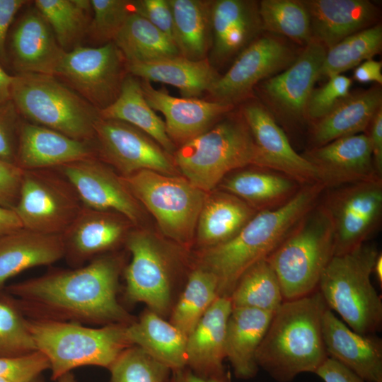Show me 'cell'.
<instances>
[{
    "label": "cell",
    "mask_w": 382,
    "mask_h": 382,
    "mask_svg": "<svg viewBox=\"0 0 382 382\" xmlns=\"http://www.w3.org/2000/svg\"><path fill=\"white\" fill-rule=\"evenodd\" d=\"M122 260L99 255L83 267L54 270L6 286L28 319L83 325H129L135 320L118 302Z\"/></svg>",
    "instance_id": "1"
},
{
    "label": "cell",
    "mask_w": 382,
    "mask_h": 382,
    "mask_svg": "<svg viewBox=\"0 0 382 382\" xmlns=\"http://www.w3.org/2000/svg\"><path fill=\"white\" fill-rule=\"evenodd\" d=\"M325 190L320 183L302 185L282 206L257 212L235 236L207 248L202 267L216 276L219 296H230L243 273L275 250Z\"/></svg>",
    "instance_id": "2"
},
{
    "label": "cell",
    "mask_w": 382,
    "mask_h": 382,
    "mask_svg": "<svg viewBox=\"0 0 382 382\" xmlns=\"http://www.w3.org/2000/svg\"><path fill=\"white\" fill-rule=\"evenodd\" d=\"M328 308L318 290L284 301L274 312L256 354L259 368L277 382L315 373L328 357L322 321Z\"/></svg>",
    "instance_id": "3"
},
{
    "label": "cell",
    "mask_w": 382,
    "mask_h": 382,
    "mask_svg": "<svg viewBox=\"0 0 382 382\" xmlns=\"http://www.w3.org/2000/svg\"><path fill=\"white\" fill-rule=\"evenodd\" d=\"M378 254L376 246L367 241L334 255L318 286L327 307L361 335H375L381 328L382 301L371 281Z\"/></svg>",
    "instance_id": "4"
},
{
    "label": "cell",
    "mask_w": 382,
    "mask_h": 382,
    "mask_svg": "<svg viewBox=\"0 0 382 382\" xmlns=\"http://www.w3.org/2000/svg\"><path fill=\"white\" fill-rule=\"evenodd\" d=\"M320 200L267 258L279 280L284 301L316 291L325 268L335 255L333 225Z\"/></svg>",
    "instance_id": "5"
},
{
    "label": "cell",
    "mask_w": 382,
    "mask_h": 382,
    "mask_svg": "<svg viewBox=\"0 0 382 382\" xmlns=\"http://www.w3.org/2000/svg\"><path fill=\"white\" fill-rule=\"evenodd\" d=\"M28 325L37 349L50 362L51 379L54 381L81 366L109 369L118 357L132 346L127 335V325L92 328L74 322L28 318Z\"/></svg>",
    "instance_id": "6"
},
{
    "label": "cell",
    "mask_w": 382,
    "mask_h": 382,
    "mask_svg": "<svg viewBox=\"0 0 382 382\" xmlns=\"http://www.w3.org/2000/svg\"><path fill=\"white\" fill-rule=\"evenodd\" d=\"M11 100L28 122L77 140L94 141L99 111L55 76L14 75Z\"/></svg>",
    "instance_id": "7"
},
{
    "label": "cell",
    "mask_w": 382,
    "mask_h": 382,
    "mask_svg": "<svg viewBox=\"0 0 382 382\" xmlns=\"http://www.w3.org/2000/svg\"><path fill=\"white\" fill-rule=\"evenodd\" d=\"M173 156L184 178L206 193L228 173L257 166V149L243 117L221 121L180 146Z\"/></svg>",
    "instance_id": "8"
},
{
    "label": "cell",
    "mask_w": 382,
    "mask_h": 382,
    "mask_svg": "<svg viewBox=\"0 0 382 382\" xmlns=\"http://www.w3.org/2000/svg\"><path fill=\"white\" fill-rule=\"evenodd\" d=\"M121 178L137 202L152 214L164 235L182 245L191 241L207 193L184 177L154 170H142Z\"/></svg>",
    "instance_id": "9"
},
{
    "label": "cell",
    "mask_w": 382,
    "mask_h": 382,
    "mask_svg": "<svg viewBox=\"0 0 382 382\" xmlns=\"http://www.w3.org/2000/svg\"><path fill=\"white\" fill-rule=\"evenodd\" d=\"M83 204L70 183L55 168L24 170L13 209L23 228L63 234Z\"/></svg>",
    "instance_id": "10"
},
{
    "label": "cell",
    "mask_w": 382,
    "mask_h": 382,
    "mask_svg": "<svg viewBox=\"0 0 382 382\" xmlns=\"http://www.w3.org/2000/svg\"><path fill=\"white\" fill-rule=\"evenodd\" d=\"M128 74L125 57L111 42L65 52L55 76L100 111L117 99Z\"/></svg>",
    "instance_id": "11"
},
{
    "label": "cell",
    "mask_w": 382,
    "mask_h": 382,
    "mask_svg": "<svg viewBox=\"0 0 382 382\" xmlns=\"http://www.w3.org/2000/svg\"><path fill=\"white\" fill-rule=\"evenodd\" d=\"M322 203L335 231V255L348 253L367 242L380 225L382 179L329 188Z\"/></svg>",
    "instance_id": "12"
},
{
    "label": "cell",
    "mask_w": 382,
    "mask_h": 382,
    "mask_svg": "<svg viewBox=\"0 0 382 382\" xmlns=\"http://www.w3.org/2000/svg\"><path fill=\"white\" fill-rule=\"evenodd\" d=\"M93 142L97 157L121 176L142 170L176 175L172 156L149 135L128 123L100 117Z\"/></svg>",
    "instance_id": "13"
},
{
    "label": "cell",
    "mask_w": 382,
    "mask_h": 382,
    "mask_svg": "<svg viewBox=\"0 0 382 382\" xmlns=\"http://www.w3.org/2000/svg\"><path fill=\"white\" fill-rule=\"evenodd\" d=\"M132 260L125 269V295L128 301L146 303L159 316L171 303L168 261L161 246L149 233L133 231L126 238Z\"/></svg>",
    "instance_id": "14"
},
{
    "label": "cell",
    "mask_w": 382,
    "mask_h": 382,
    "mask_svg": "<svg viewBox=\"0 0 382 382\" xmlns=\"http://www.w3.org/2000/svg\"><path fill=\"white\" fill-rule=\"evenodd\" d=\"M55 169L73 186L83 206L117 213L133 224L141 220L140 205L120 175L98 157L74 161Z\"/></svg>",
    "instance_id": "15"
},
{
    "label": "cell",
    "mask_w": 382,
    "mask_h": 382,
    "mask_svg": "<svg viewBox=\"0 0 382 382\" xmlns=\"http://www.w3.org/2000/svg\"><path fill=\"white\" fill-rule=\"evenodd\" d=\"M296 58L291 50L277 38H257L241 52L208 93L214 101L233 104L257 82L288 67Z\"/></svg>",
    "instance_id": "16"
},
{
    "label": "cell",
    "mask_w": 382,
    "mask_h": 382,
    "mask_svg": "<svg viewBox=\"0 0 382 382\" xmlns=\"http://www.w3.org/2000/svg\"><path fill=\"white\" fill-rule=\"evenodd\" d=\"M243 117L255 141L258 167L284 174L301 185L320 183L316 168L292 148L264 106L256 103L247 104L243 109Z\"/></svg>",
    "instance_id": "17"
},
{
    "label": "cell",
    "mask_w": 382,
    "mask_h": 382,
    "mask_svg": "<svg viewBox=\"0 0 382 382\" xmlns=\"http://www.w3.org/2000/svg\"><path fill=\"white\" fill-rule=\"evenodd\" d=\"M302 156L316 168L325 189L382 179L376 172L369 138L365 134L335 139Z\"/></svg>",
    "instance_id": "18"
},
{
    "label": "cell",
    "mask_w": 382,
    "mask_h": 382,
    "mask_svg": "<svg viewBox=\"0 0 382 382\" xmlns=\"http://www.w3.org/2000/svg\"><path fill=\"white\" fill-rule=\"evenodd\" d=\"M140 81L148 104L163 115L166 133L175 146L204 132L233 108L227 103L172 96L165 88L158 90L151 82Z\"/></svg>",
    "instance_id": "19"
},
{
    "label": "cell",
    "mask_w": 382,
    "mask_h": 382,
    "mask_svg": "<svg viewBox=\"0 0 382 382\" xmlns=\"http://www.w3.org/2000/svg\"><path fill=\"white\" fill-rule=\"evenodd\" d=\"M64 53L40 11L35 6L27 9L10 38V58L16 74L56 76Z\"/></svg>",
    "instance_id": "20"
},
{
    "label": "cell",
    "mask_w": 382,
    "mask_h": 382,
    "mask_svg": "<svg viewBox=\"0 0 382 382\" xmlns=\"http://www.w3.org/2000/svg\"><path fill=\"white\" fill-rule=\"evenodd\" d=\"M129 224L123 216L83 206L76 219L62 234L68 262L79 267L126 238Z\"/></svg>",
    "instance_id": "21"
},
{
    "label": "cell",
    "mask_w": 382,
    "mask_h": 382,
    "mask_svg": "<svg viewBox=\"0 0 382 382\" xmlns=\"http://www.w3.org/2000/svg\"><path fill=\"white\" fill-rule=\"evenodd\" d=\"M92 157H97L94 142L28 122L20 124L16 164L23 170L55 168Z\"/></svg>",
    "instance_id": "22"
},
{
    "label": "cell",
    "mask_w": 382,
    "mask_h": 382,
    "mask_svg": "<svg viewBox=\"0 0 382 382\" xmlns=\"http://www.w3.org/2000/svg\"><path fill=\"white\" fill-rule=\"evenodd\" d=\"M324 345L329 357L366 382H382V340L376 335L356 332L328 308L322 321Z\"/></svg>",
    "instance_id": "23"
},
{
    "label": "cell",
    "mask_w": 382,
    "mask_h": 382,
    "mask_svg": "<svg viewBox=\"0 0 382 382\" xmlns=\"http://www.w3.org/2000/svg\"><path fill=\"white\" fill-rule=\"evenodd\" d=\"M326 52L325 47L313 40L283 72L263 83L267 96L283 113L291 117L304 115Z\"/></svg>",
    "instance_id": "24"
},
{
    "label": "cell",
    "mask_w": 382,
    "mask_h": 382,
    "mask_svg": "<svg viewBox=\"0 0 382 382\" xmlns=\"http://www.w3.org/2000/svg\"><path fill=\"white\" fill-rule=\"evenodd\" d=\"M213 63L226 62L262 30L258 5L248 0L213 1L211 11Z\"/></svg>",
    "instance_id": "25"
},
{
    "label": "cell",
    "mask_w": 382,
    "mask_h": 382,
    "mask_svg": "<svg viewBox=\"0 0 382 382\" xmlns=\"http://www.w3.org/2000/svg\"><path fill=\"white\" fill-rule=\"evenodd\" d=\"M232 309L229 296H218L187 336V367L196 374L215 377L226 373V330Z\"/></svg>",
    "instance_id": "26"
},
{
    "label": "cell",
    "mask_w": 382,
    "mask_h": 382,
    "mask_svg": "<svg viewBox=\"0 0 382 382\" xmlns=\"http://www.w3.org/2000/svg\"><path fill=\"white\" fill-rule=\"evenodd\" d=\"M308 11L313 40L328 50L345 37L366 28L377 15L367 0L301 1Z\"/></svg>",
    "instance_id": "27"
},
{
    "label": "cell",
    "mask_w": 382,
    "mask_h": 382,
    "mask_svg": "<svg viewBox=\"0 0 382 382\" xmlns=\"http://www.w3.org/2000/svg\"><path fill=\"white\" fill-rule=\"evenodd\" d=\"M62 234H47L22 228L0 238V292L6 282L34 267L64 257Z\"/></svg>",
    "instance_id": "28"
},
{
    "label": "cell",
    "mask_w": 382,
    "mask_h": 382,
    "mask_svg": "<svg viewBox=\"0 0 382 382\" xmlns=\"http://www.w3.org/2000/svg\"><path fill=\"white\" fill-rule=\"evenodd\" d=\"M274 313L250 308H233L225 338L226 358L239 379L255 376L256 354Z\"/></svg>",
    "instance_id": "29"
},
{
    "label": "cell",
    "mask_w": 382,
    "mask_h": 382,
    "mask_svg": "<svg viewBox=\"0 0 382 382\" xmlns=\"http://www.w3.org/2000/svg\"><path fill=\"white\" fill-rule=\"evenodd\" d=\"M128 73L149 82L171 85L182 98H198L209 92L219 75L208 58L191 60L180 55L149 62L127 64Z\"/></svg>",
    "instance_id": "30"
},
{
    "label": "cell",
    "mask_w": 382,
    "mask_h": 382,
    "mask_svg": "<svg viewBox=\"0 0 382 382\" xmlns=\"http://www.w3.org/2000/svg\"><path fill=\"white\" fill-rule=\"evenodd\" d=\"M381 91L378 88L349 94L313 126L311 139L314 147L364 132L381 108Z\"/></svg>",
    "instance_id": "31"
},
{
    "label": "cell",
    "mask_w": 382,
    "mask_h": 382,
    "mask_svg": "<svg viewBox=\"0 0 382 382\" xmlns=\"http://www.w3.org/2000/svg\"><path fill=\"white\" fill-rule=\"evenodd\" d=\"M127 335L136 345L169 368L171 371L187 367V338L170 322L147 310L138 320L127 325Z\"/></svg>",
    "instance_id": "32"
},
{
    "label": "cell",
    "mask_w": 382,
    "mask_h": 382,
    "mask_svg": "<svg viewBox=\"0 0 382 382\" xmlns=\"http://www.w3.org/2000/svg\"><path fill=\"white\" fill-rule=\"evenodd\" d=\"M224 191L245 202L258 212L279 207L289 201L302 186L279 172L245 170L224 178Z\"/></svg>",
    "instance_id": "33"
},
{
    "label": "cell",
    "mask_w": 382,
    "mask_h": 382,
    "mask_svg": "<svg viewBox=\"0 0 382 382\" xmlns=\"http://www.w3.org/2000/svg\"><path fill=\"white\" fill-rule=\"evenodd\" d=\"M256 213L245 202L225 191L207 195L196 228L199 243L207 248L228 241Z\"/></svg>",
    "instance_id": "34"
},
{
    "label": "cell",
    "mask_w": 382,
    "mask_h": 382,
    "mask_svg": "<svg viewBox=\"0 0 382 382\" xmlns=\"http://www.w3.org/2000/svg\"><path fill=\"white\" fill-rule=\"evenodd\" d=\"M99 115L101 118L125 122L141 130L170 156L176 151L166 133L164 121L145 99L140 79L130 74L126 76L117 99L99 111Z\"/></svg>",
    "instance_id": "35"
},
{
    "label": "cell",
    "mask_w": 382,
    "mask_h": 382,
    "mask_svg": "<svg viewBox=\"0 0 382 382\" xmlns=\"http://www.w3.org/2000/svg\"><path fill=\"white\" fill-rule=\"evenodd\" d=\"M173 18V42L180 56L191 60L207 58L212 47L213 1L168 0Z\"/></svg>",
    "instance_id": "36"
},
{
    "label": "cell",
    "mask_w": 382,
    "mask_h": 382,
    "mask_svg": "<svg viewBox=\"0 0 382 382\" xmlns=\"http://www.w3.org/2000/svg\"><path fill=\"white\" fill-rule=\"evenodd\" d=\"M113 42L127 64L149 63L180 55L172 40L137 13L129 16Z\"/></svg>",
    "instance_id": "37"
},
{
    "label": "cell",
    "mask_w": 382,
    "mask_h": 382,
    "mask_svg": "<svg viewBox=\"0 0 382 382\" xmlns=\"http://www.w3.org/2000/svg\"><path fill=\"white\" fill-rule=\"evenodd\" d=\"M34 6L51 27L64 52L79 46L91 21L90 1L35 0Z\"/></svg>",
    "instance_id": "38"
},
{
    "label": "cell",
    "mask_w": 382,
    "mask_h": 382,
    "mask_svg": "<svg viewBox=\"0 0 382 382\" xmlns=\"http://www.w3.org/2000/svg\"><path fill=\"white\" fill-rule=\"evenodd\" d=\"M229 298L233 308L272 313L284 301L279 280L267 259L257 262L243 273Z\"/></svg>",
    "instance_id": "39"
},
{
    "label": "cell",
    "mask_w": 382,
    "mask_h": 382,
    "mask_svg": "<svg viewBox=\"0 0 382 382\" xmlns=\"http://www.w3.org/2000/svg\"><path fill=\"white\" fill-rule=\"evenodd\" d=\"M218 296L216 276L202 266L195 269L173 308L170 323L187 337Z\"/></svg>",
    "instance_id": "40"
},
{
    "label": "cell",
    "mask_w": 382,
    "mask_h": 382,
    "mask_svg": "<svg viewBox=\"0 0 382 382\" xmlns=\"http://www.w3.org/2000/svg\"><path fill=\"white\" fill-rule=\"evenodd\" d=\"M382 46V28L378 25L357 32L326 52L319 79L341 74L364 60L371 59Z\"/></svg>",
    "instance_id": "41"
},
{
    "label": "cell",
    "mask_w": 382,
    "mask_h": 382,
    "mask_svg": "<svg viewBox=\"0 0 382 382\" xmlns=\"http://www.w3.org/2000/svg\"><path fill=\"white\" fill-rule=\"evenodd\" d=\"M258 10L263 30L306 45L313 41L309 16L301 1L262 0Z\"/></svg>",
    "instance_id": "42"
},
{
    "label": "cell",
    "mask_w": 382,
    "mask_h": 382,
    "mask_svg": "<svg viewBox=\"0 0 382 382\" xmlns=\"http://www.w3.org/2000/svg\"><path fill=\"white\" fill-rule=\"evenodd\" d=\"M35 351L28 318L9 294L0 292V357H19Z\"/></svg>",
    "instance_id": "43"
},
{
    "label": "cell",
    "mask_w": 382,
    "mask_h": 382,
    "mask_svg": "<svg viewBox=\"0 0 382 382\" xmlns=\"http://www.w3.org/2000/svg\"><path fill=\"white\" fill-rule=\"evenodd\" d=\"M110 382H168L171 370L141 348L126 349L109 369Z\"/></svg>",
    "instance_id": "44"
},
{
    "label": "cell",
    "mask_w": 382,
    "mask_h": 382,
    "mask_svg": "<svg viewBox=\"0 0 382 382\" xmlns=\"http://www.w3.org/2000/svg\"><path fill=\"white\" fill-rule=\"evenodd\" d=\"M90 3L93 18L86 35L98 46L113 42L129 16L136 13L134 1L91 0Z\"/></svg>",
    "instance_id": "45"
},
{
    "label": "cell",
    "mask_w": 382,
    "mask_h": 382,
    "mask_svg": "<svg viewBox=\"0 0 382 382\" xmlns=\"http://www.w3.org/2000/svg\"><path fill=\"white\" fill-rule=\"evenodd\" d=\"M352 80L342 74L328 78L320 88L312 91L304 114L311 120H320L328 114L337 103L349 95Z\"/></svg>",
    "instance_id": "46"
},
{
    "label": "cell",
    "mask_w": 382,
    "mask_h": 382,
    "mask_svg": "<svg viewBox=\"0 0 382 382\" xmlns=\"http://www.w3.org/2000/svg\"><path fill=\"white\" fill-rule=\"evenodd\" d=\"M48 369L47 358L38 350L19 357H0V378L12 382H33Z\"/></svg>",
    "instance_id": "47"
},
{
    "label": "cell",
    "mask_w": 382,
    "mask_h": 382,
    "mask_svg": "<svg viewBox=\"0 0 382 382\" xmlns=\"http://www.w3.org/2000/svg\"><path fill=\"white\" fill-rule=\"evenodd\" d=\"M20 124L19 114L12 100L0 105V158L13 164Z\"/></svg>",
    "instance_id": "48"
},
{
    "label": "cell",
    "mask_w": 382,
    "mask_h": 382,
    "mask_svg": "<svg viewBox=\"0 0 382 382\" xmlns=\"http://www.w3.org/2000/svg\"><path fill=\"white\" fill-rule=\"evenodd\" d=\"M134 6L137 14L173 41V18L168 0H137Z\"/></svg>",
    "instance_id": "49"
},
{
    "label": "cell",
    "mask_w": 382,
    "mask_h": 382,
    "mask_svg": "<svg viewBox=\"0 0 382 382\" xmlns=\"http://www.w3.org/2000/svg\"><path fill=\"white\" fill-rule=\"evenodd\" d=\"M24 170L0 158V205L13 209L20 192Z\"/></svg>",
    "instance_id": "50"
},
{
    "label": "cell",
    "mask_w": 382,
    "mask_h": 382,
    "mask_svg": "<svg viewBox=\"0 0 382 382\" xmlns=\"http://www.w3.org/2000/svg\"><path fill=\"white\" fill-rule=\"evenodd\" d=\"M29 2L26 0H0V65L8 63L6 38L9 28L18 12Z\"/></svg>",
    "instance_id": "51"
},
{
    "label": "cell",
    "mask_w": 382,
    "mask_h": 382,
    "mask_svg": "<svg viewBox=\"0 0 382 382\" xmlns=\"http://www.w3.org/2000/svg\"><path fill=\"white\" fill-rule=\"evenodd\" d=\"M314 374L323 382H366L354 371L329 357Z\"/></svg>",
    "instance_id": "52"
},
{
    "label": "cell",
    "mask_w": 382,
    "mask_h": 382,
    "mask_svg": "<svg viewBox=\"0 0 382 382\" xmlns=\"http://www.w3.org/2000/svg\"><path fill=\"white\" fill-rule=\"evenodd\" d=\"M368 135L371 144L372 158L376 172L382 178V109L380 108L370 123Z\"/></svg>",
    "instance_id": "53"
},
{
    "label": "cell",
    "mask_w": 382,
    "mask_h": 382,
    "mask_svg": "<svg viewBox=\"0 0 382 382\" xmlns=\"http://www.w3.org/2000/svg\"><path fill=\"white\" fill-rule=\"evenodd\" d=\"M381 62L369 59L358 65L353 74L354 80L359 83L377 82L382 83Z\"/></svg>",
    "instance_id": "54"
},
{
    "label": "cell",
    "mask_w": 382,
    "mask_h": 382,
    "mask_svg": "<svg viewBox=\"0 0 382 382\" xmlns=\"http://www.w3.org/2000/svg\"><path fill=\"white\" fill-rule=\"evenodd\" d=\"M168 382H231L228 373L215 377H202L194 373L188 367L173 371Z\"/></svg>",
    "instance_id": "55"
},
{
    "label": "cell",
    "mask_w": 382,
    "mask_h": 382,
    "mask_svg": "<svg viewBox=\"0 0 382 382\" xmlns=\"http://www.w3.org/2000/svg\"><path fill=\"white\" fill-rule=\"evenodd\" d=\"M22 228L14 210L0 205V238Z\"/></svg>",
    "instance_id": "56"
},
{
    "label": "cell",
    "mask_w": 382,
    "mask_h": 382,
    "mask_svg": "<svg viewBox=\"0 0 382 382\" xmlns=\"http://www.w3.org/2000/svg\"><path fill=\"white\" fill-rule=\"evenodd\" d=\"M14 76L8 74L0 65V105L11 100Z\"/></svg>",
    "instance_id": "57"
},
{
    "label": "cell",
    "mask_w": 382,
    "mask_h": 382,
    "mask_svg": "<svg viewBox=\"0 0 382 382\" xmlns=\"http://www.w3.org/2000/svg\"><path fill=\"white\" fill-rule=\"evenodd\" d=\"M373 273L376 275L378 282L382 283V255L379 253L374 263Z\"/></svg>",
    "instance_id": "58"
},
{
    "label": "cell",
    "mask_w": 382,
    "mask_h": 382,
    "mask_svg": "<svg viewBox=\"0 0 382 382\" xmlns=\"http://www.w3.org/2000/svg\"><path fill=\"white\" fill-rule=\"evenodd\" d=\"M56 381L57 382H76L74 378V376L71 374V372H69L62 376Z\"/></svg>",
    "instance_id": "59"
},
{
    "label": "cell",
    "mask_w": 382,
    "mask_h": 382,
    "mask_svg": "<svg viewBox=\"0 0 382 382\" xmlns=\"http://www.w3.org/2000/svg\"><path fill=\"white\" fill-rule=\"evenodd\" d=\"M0 382H12V381L0 378Z\"/></svg>",
    "instance_id": "60"
},
{
    "label": "cell",
    "mask_w": 382,
    "mask_h": 382,
    "mask_svg": "<svg viewBox=\"0 0 382 382\" xmlns=\"http://www.w3.org/2000/svg\"><path fill=\"white\" fill-rule=\"evenodd\" d=\"M33 382H41L38 380V378L37 379H35V381H33Z\"/></svg>",
    "instance_id": "61"
}]
</instances>
